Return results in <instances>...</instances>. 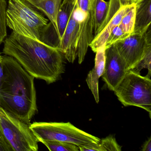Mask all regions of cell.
Here are the masks:
<instances>
[{
  "label": "cell",
  "mask_w": 151,
  "mask_h": 151,
  "mask_svg": "<svg viewBox=\"0 0 151 151\" xmlns=\"http://www.w3.org/2000/svg\"><path fill=\"white\" fill-rule=\"evenodd\" d=\"M3 52L34 78L48 84L56 82L64 72L63 54L59 50L14 32L4 41Z\"/></svg>",
  "instance_id": "obj_1"
},
{
  "label": "cell",
  "mask_w": 151,
  "mask_h": 151,
  "mask_svg": "<svg viewBox=\"0 0 151 151\" xmlns=\"http://www.w3.org/2000/svg\"><path fill=\"white\" fill-rule=\"evenodd\" d=\"M3 64L4 76L0 85V107L30 124L37 111L34 78L11 56H3Z\"/></svg>",
  "instance_id": "obj_2"
},
{
  "label": "cell",
  "mask_w": 151,
  "mask_h": 151,
  "mask_svg": "<svg viewBox=\"0 0 151 151\" xmlns=\"http://www.w3.org/2000/svg\"><path fill=\"white\" fill-rule=\"evenodd\" d=\"M48 20L25 0H9L6 25L13 32L41 42Z\"/></svg>",
  "instance_id": "obj_3"
},
{
  "label": "cell",
  "mask_w": 151,
  "mask_h": 151,
  "mask_svg": "<svg viewBox=\"0 0 151 151\" xmlns=\"http://www.w3.org/2000/svg\"><path fill=\"white\" fill-rule=\"evenodd\" d=\"M124 106L139 107L151 116V80L131 70H128L114 91Z\"/></svg>",
  "instance_id": "obj_4"
},
{
  "label": "cell",
  "mask_w": 151,
  "mask_h": 151,
  "mask_svg": "<svg viewBox=\"0 0 151 151\" xmlns=\"http://www.w3.org/2000/svg\"><path fill=\"white\" fill-rule=\"evenodd\" d=\"M34 135L41 140L68 142L78 146L99 143L100 139L76 127L70 122H35L29 124Z\"/></svg>",
  "instance_id": "obj_5"
},
{
  "label": "cell",
  "mask_w": 151,
  "mask_h": 151,
  "mask_svg": "<svg viewBox=\"0 0 151 151\" xmlns=\"http://www.w3.org/2000/svg\"><path fill=\"white\" fill-rule=\"evenodd\" d=\"M0 126L14 151H37L38 139L24 122L0 107Z\"/></svg>",
  "instance_id": "obj_6"
},
{
  "label": "cell",
  "mask_w": 151,
  "mask_h": 151,
  "mask_svg": "<svg viewBox=\"0 0 151 151\" xmlns=\"http://www.w3.org/2000/svg\"><path fill=\"white\" fill-rule=\"evenodd\" d=\"M150 28L144 34L132 33L114 44L129 70L132 69L138 63L148 46L151 45Z\"/></svg>",
  "instance_id": "obj_7"
},
{
  "label": "cell",
  "mask_w": 151,
  "mask_h": 151,
  "mask_svg": "<svg viewBox=\"0 0 151 151\" xmlns=\"http://www.w3.org/2000/svg\"><path fill=\"white\" fill-rule=\"evenodd\" d=\"M95 0H77L80 33L78 46V63L84 60L88 47L93 38L94 6Z\"/></svg>",
  "instance_id": "obj_8"
},
{
  "label": "cell",
  "mask_w": 151,
  "mask_h": 151,
  "mask_svg": "<svg viewBox=\"0 0 151 151\" xmlns=\"http://www.w3.org/2000/svg\"><path fill=\"white\" fill-rule=\"evenodd\" d=\"M129 69L114 45L105 50L104 72L101 76L109 90L114 91Z\"/></svg>",
  "instance_id": "obj_9"
},
{
  "label": "cell",
  "mask_w": 151,
  "mask_h": 151,
  "mask_svg": "<svg viewBox=\"0 0 151 151\" xmlns=\"http://www.w3.org/2000/svg\"><path fill=\"white\" fill-rule=\"evenodd\" d=\"M79 33V14L76 5L70 17L58 47L59 51L70 63H73L77 56Z\"/></svg>",
  "instance_id": "obj_10"
},
{
  "label": "cell",
  "mask_w": 151,
  "mask_h": 151,
  "mask_svg": "<svg viewBox=\"0 0 151 151\" xmlns=\"http://www.w3.org/2000/svg\"><path fill=\"white\" fill-rule=\"evenodd\" d=\"M120 8L119 3L115 1H106L104 0H95L93 37L102 30Z\"/></svg>",
  "instance_id": "obj_11"
},
{
  "label": "cell",
  "mask_w": 151,
  "mask_h": 151,
  "mask_svg": "<svg viewBox=\"0 0 151 151\" xmlns=\"http://www.w3.org/2000/svg\"><path fill=\"white\" fill-rule=\"evenodd\" d=\"M105 45L99 47L96 52L95 66L89 72L86 81L97 103L99 101V78L103 75L105 62Z\"/></svg>",
  "instance_id": "obj_12"
},
{
  "label": "cell",
  "mask_w": 151,
  "mask_h": 151,
  "mask_svg": "<svg viewBox=\"0 0 151 151\" xmlns=\"http://www.w3.org/2000/svg\"><path fill=\"white\" fill-rule=\"evenodd\" d=\"M133 5L120 8L102 30L93 37L89 45L93 52H96L99 47L105 45L112 31L119 25L124 16L131 8Z\"/></svg>",
  "instance_id": "obj_13"
},
{
  "label": "cell",
  "mask_w": 151,
  "mask_h": 151,
  "mask_svg": "<svg viewBox=\"0 0 151 151\" xmlns=\"http://www.w3.org/2000/svg\"><path fill=\"white\" fill-rule=\"evenodd\" d=\"M151 22V0H142L136 4L134 33L144 34L147 31Z\"/></svg>",
  "instance_id": "obj_14"
},
{
  "label": "cell",
  "mask_w": 151,
  "mask_h": 151,
  "mask_svg": "<svg viewBox=\"0 0 151 151\" xmlns=\"http://www.w3.org/2000/svg\"><path fill=\"white\" fill-rule=\"evenodd\" d=\"M77 1V0H63L60 7L57 16V30L56 33L59 46L70 15L76 6Z\"/></svg>",
  "instance_id": "obj_15"
},
{
  "label": "cell",
  "mask_w": 151,
  "mask_h": 151,
  "mask_svg": "<svg viewBox=\"0 0 151 151\" xmlns=\"http://www.w3.org/2000/svg\"><path fill=\"white\" fill-rule=\"evenodd\" d=\"M135 10L136 5L135 4L132 6L131 8L124 16L118 25L124 32L129 35L133 32L134 29Z\"/></svg>",
  "instance_id": "obj_16"
},
{
  "label": "cell",
  "mask_w": 151,
  "mask_h": 151,
  "mask_svg": "<svg viewBox=\"0 0 151 151\" xmlns=\"http://www.w3.org/2000/svg\"><path fill=\"white\" fill-rule=\"evenodd\" d=\"M40 142L44 144L51 151H79V147L75 144L68 142L52 140H41Z\"/></svg>",
  "instance_id": "obj_17"
},
{
  "label": "cell",
  "mask_w": 151,
  "mask_h": 151,
  "mask_svg": "<svg viewBox=\"0 0 151 151\" xmlns=\"http://www.w3.org/2000/svg\"><path fill=\"white\" fill-rule=\"evenodd\" d=\"M144 68L148 70V74L146 76L150 78L151 75V45L148 46L144 56L138 63L132 69L130 70L137 74H140V71Z\"/></svg>",
  "instance_id": "obj_18"
},
{
  "label": "cell",
  "mask_w": 151,
  "mask_h": 151,
  "mask_svg": "<svg viewBox=\"0 0 151 151\" xmlns=\"http://www.w3.org/2000/svg\"><path fill=\"white\" fill-rule=\"evenodd\" d=\"M6 0H0V45L7 36L6 10Z\"/></svg>",
  "instance_id": "obj_19"
},
{
  "label": "cell",
  "mask_w": 151,
  "mask_h": 151,
  "mask_svg": "<svg viewBox=\"0 0 151 151\" xmlns=\"http://www.w3.org/2000/svg\"><path fill=\"white\" fill-rule=\"evenodd\" d=\"M101 151H121L122 147L118 145L114 137L109 136L100 140Z\"/></svg>",
  "instance_id": "obj_20"
},
{
  "label": "cell",
  "mask_w": 151,
  "mask_h": 151,
  "mask_svg": "<svg viewBox=\"0 0 151 151\" xmlns=\"http://www.w3.org/2000/svg\"><path fill=\"white\" fill-rule=\"evenodd\" d=\"M129 35V34H127L124 32L118 25L110 33L109 37L105 44L106 48L111 46L116 42L123 40Z\"/></svg>",
  "instance_id": "obj_21"
},
{
  "label": "cell",
  "mask_w": 151,
  "mask_h": 151,
  "mask_svg": "<svg viewBox=\"0 0 151 151\" xmlns=\"http://www.w3.org/2000/svg\"><path fill=\"white\" fill-rule=\"evenodd\" d=\"M0 151H14L3 135L0 126Z\"/></svg>",
  "instance_id": "obj_22"
},
{
  "label": "cell",
  "mask_w": 151,
  "mask_h": 151,
  "mask_svg": "<svg viewBox=\"0 0 151 151\" xmlns=\"http://www.w3.org/2000/svg\"><path fill=\"white\" fill-rule=\"evenodd\" d=\"M78 147L80 151H101L99 143H90Z\"/></svg>",
  "instance_id": "obj_23"
},
{
  "label": "cell",
  "mask_w": 151,
  "mask_h": 151,
  "mask_svg": "<svg viewBox=\"0 0 151 151\" xmlns=\"http://www.w3.org/2000/svg\"><path fill=\"white\" fill-rule=\"evenodd\" d=\"M142 151H151V137L148 138V139L143 144L142 146Z\"/></svg>",
  "instance_id": "obj_24"
},
{
  "label": "cell",
  "mask_w": 151,
  "mask_h": 151,
  "mask_svg": "<svg viewBox=\"0 0 151 151\" xmlns=\"http://www.w3.org/2000/svg\"><path fill=\"white\" fill-rule=\"evenodd\" d=\"M4 76V69H3V56L0 53V85L1 84Z\"/></svg>",
  "instance_id": "obj_25"
},
{
  "label": "cell",
  "mask_w": 151,
  "mask_h": 151,
  "mask_svg": "<svg viewBox=\"0 0 151 151\" xmlns=\"http://www.w3.org/2000/svg\"><path fill=\"white\" fill-rule=\"evenodd\" d=\"M121 7L134 5L133 0H119Z\"/></svg>",
  "instance_id": "obj_26"
},
{
  "label": "cell",
  "mask_w": 151,
  "mask_h": 151,
  "mask_svg": "<svg viewBox=\"0 0 151 151\" xmlns=\"http://www.w3.org/2000/svg\"><path fill=\"white\" fill-rule=\"evenodd\" d=\"M142 0H133V2L134 4H137V3H139L140 1H142Z\"/></svg>",
  "instance_id": "obj_27"
}]
</instances>
